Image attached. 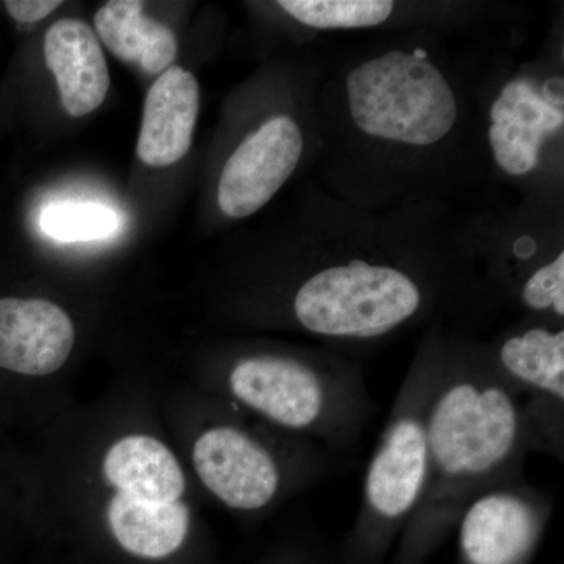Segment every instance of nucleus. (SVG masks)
<instances>
[{
  "label": "nucleus",
  "mask_w": 564,
  "mask_h": 564,
  "mask_svg": "<svg viewBox=\"0 0 564 564\" xmlns=\"http://www.w3.org/2000/svg\"><path fill=\"white\" fill-rule=\"evenodd\" d=\"M96 513L126 554L165 560L184 547L195 524L191 478L161 434H110L91 463Z\"/></svg>",
  "instance_id": "nucleus-3"
},
{
  "label": "nucleus",
  "mask_w": 564,
  "mask_h": 564,
  "mask_svg": "<svg viewBox=\"0 0 564 564\" xmlns=\"http://www.w3.org/2000/svg\"><path fill=\"white\" fill-rule=\"evenodd\" d=\"M491 120L489 143L497 165L511 176H522L536 169L544 137L563 128L564 113L530 82L514 80L492 104Z\"/></svg>",
  "instance_id": "nucleus-12"
},
{
  "label": "nucleus",
  "mask_w": 564,
  "mask_h": 564,
  "mask_svg": "<svg viewBox=\"0 0 564 564\" xmlns=\"http://www.w3.org/2000/svg\"><path fill=\"white\" fill-rule=\"evenodd\" d=\"M44 58L70 117H85L101 106L110 73L101 43L87 22L73 18L55 22L44 39Z\"/></svg>",
  "instance_id": "nucleus-14"
},
{
  "label": "nucleus",
  "mask_w": 564,
  "mask_h": 564,
  "mask_svg": "<svg viewBox=\"0 0 564 564\" xmlns=\"http://www.w3.org/2000/svg\"><path fill=\"white\" fill-rule=\"evenodd\" d=\"M426 440L425 488L400 534L397 564H421L478 494L524 477L530 447L521 403L488 352L444 348Z\"/></svg>",
  "instance_id": "nucleus-1"
},
{
  "label": "nucleus",
  "mask_w": 564,
  "mask_h": 564,
  "mask_svg": "<svg viewBox=\"0 0 564 564\" xmlns=\"http://www.w3.org/2000/svg\"><path fill=\"white\" fill-rule=\"evenodd\" d=\"M209 388L240 413L336 455L355 451L377 411L355 366L310 352L237 356Z\"/></svg>",
  "instance_id": "nucleus-2"
},
{
  "label": "nucleus",
  "mask_w": 564,
  "mask_h": 564,
  "mask_svg": "<svg viewBox=\"0 0 564 564\" xmlns=\"http://www.w3.org/2000/svg\"><path fill=\"white\" fill-rule=\"evenodd\" d=\"M7 11L13 20L20 22H36L50 17L52 11L62 6L58 0H7Z\"/></svg>",
  "instance_id": "nucleus-20"
},
{
  "label": "nucleus",
  "mask_w": 564,
  "mask_h": 564,
  "mask_svg": "<svg viewBox=\"0 0 564 564\" xmlns=\"http://www.w3.org/2000/svg\"><path fill=\"white\" fill-rule=\"evenodd\" d=\"M296 21L315 29L373 28L392 14L388 0H281Z\"/></svg>",
  "instance_id": "nucleus-16"
},
{
  "label": "nucleus",
  "mask_w": 564,
  "mask_h": 564,
  "mask_svg": "<svg viewBox=\"0 0 564 564\" xmlns=\"http://www.w3.org/2000/svg\"><path fill=\"white\" fill-rule=\"evenodd\" d=\"M352 122L375 139L432 147L458 120V102L441 69L423 55L392 51L347 77Z\"/></svg>",
  "instance_id": "nucleus-7"
},
{
  "label": "nucleus",
  "mask_w": 564,
  "mask_h": 564,
  "mask_svg": "<svg viewBox=\"0 0 564 564\" xmlns=\"http://www.w3.org/2000/svg\"><path fill=\"white\" fill-rule=\"evenodd\" d=\"M554 513V499L525 477L478 494L459 514V564H527Z\"/></svg>",
  "instance_id": "nucleus-9"
},
{
  "label": "nucleus",
  "mask_w": 564,
  "mask_h": 564,
  "mask_svg": "<svg viewBox=\"0 0 564 564\" xmlns=\"http://www.w3.org/2000/svg\"><path fill=\"white\" fill-rule=\"evenodd\" d=\"M210 410L193 434L188 458L204 491L234 513L270 510L333 473L336 454L321 445L245 422L217 397Z\"/></svg>",
  "instance_id": "nucleus-4"
},
{
  "label": "nucleus",
  "mask_w": 564,
  "mask_h": 564,
  "mask_svg": "<svg viewBox=\"0 0 564 564\" xmlns=\"http://www.w3.org/2000/svg\"><path fill=\"white\" fill-rule=\"evenodd\" d=\"M199 111V85L188 70L172 66L152 84L144 99L139 158L150 166L180 162L192 147Z\"/></svg>",
  "instance_id": "nucleus-13"
},
{
  "label": "nucleus",
  "mask_w": 564,
  "mask_h": 564,
  "mask_svg": "<svg viewBox=\"0 0 564 564\" xmlns=\"http://www.w3.org/2000/svg\"><path fill=\"white\" fill-rule=\"evenodd\" d=\"M521 403L530 452L564 458V332L532 326L488 352Z\"/></svg>",
  "instance_id": "nucleus-8"
},
{
  "label": "nucleus",
  "mask_w": 564,
  "mask_h": 564,
  "mask_svg": "<svg viewBox=\"0 0 564 564\" xmlns=\"http://www.w3.org/2000/svg\"><path fill=\"white\" fill-rule=\"evenodd\" d=\"M425 289L413 274L364 261L323 267L293 292V322L328 339L372 340L422 314Z\"/></svg>",
  "instance_id": "nucleus-6"
},
{
  "label": "nucleus",
  "mask_w": 564,
  "mask_h": 564,
  "mask_svg": "<svg viewBox=\"0 0 564 564\" xmlns=\"http://www.w3.org/2000/svg\"><path fill=\"white\" fill-rule=\"evenodd\" d=\"M99 39L122 62L135 63L148 74L172 68L177 40L172 29L143 14L139 0H111L95 14Z\"/></svg>",
  "instance_id": "nucleus-15"
},
{
  "label": "nucleus",
  "mask_w": 564,
  "mask_h": 564,
  "mask_svg": "<svg viewBox=\"0 0 564 564\" xmlns=\"http://www.w3.org/2000/svg\"><path fill=\"white\" fill-rule=\"evenodd\" d=\"M68 313L40 296H0V422L22 393L61 372L76 347Z\"/></svg>",
  "instance_id": "nucleus-10"
},
{
  "label": "nucleus",
  "mask_w": 564,
  "mask_h": 564,
  "mask_svg": "<svg viewBox=\"0 0 564 564\" xmlns=\"http://www.w3.org/2000/svg\"><path fill=\"white\" fill-rule=\"evenodd\" d=\"M522 306L533 313H552L556 318L564 315V252L554 261L534 270L521 288Z\"/></svg>",
  "instance_id": "nucleus-18"
},
{
  "label": "nucleus",
  "mask_w": 564,
  "mask_h": 564,
  "mask_svg": "<svg viewBox=\"0 0 564 564\" xmlns=\"http://www.w3.org/2000/svg\"><path fill=\"white\" fill-rule=\"evenodd\" d=\"M120 226L121 217L117 210L96 203L51 204L40 215V228L58 242L107 239Z\"/></svg>",
  "instance_id": "nucleus-17"
},
{
  "label": "nucleus",
  "mask_w": 564,
  "mask_h": 564,
  "mask_svg": "<svg viewBox=\"0 0 564 564\" xmlns=\"http://www.w3.org/2000/svg\"><path fill=\"white\" fill-rule=\"evenodd\" d=\"M28 485L20 463L0 445V532L21 513H31Z\"/></svg>",
  "instance_id": "nucleus-19"
},
{
  "label": "nucleus",
  "mask_w": 564,
  "mask_h": 564,
  "mask_svg": "<svg viewBox=\"0 0 564 564\" xmlns=\"http://www.w3.org/2000/svg\"><path fill=\"white\" fill-rule=\"evenodd\" d=\"M443 345L423 348L408 370L366 477L347 549L352 562H370L403 533L421 502L429 467V410L444 359Z\"/></svg>",
  "instance_id": "nucleus-5"
},
{
  "label": "nucleus",
  "mask_w": 564,
  "mask_h": 564,
  "mask_svg": "<svg viewBox=\"0 0 564 564\" xmlns=\"http://www.w3.org/2000/svg\"><path fill=\"white\" fill-rule=\"evenodd\" d=\"M303 154V133L291 117H274L250 133L223 169L218 206L231 218L250 217L280 192Z\"/></svg>",
  "instance_id": "nucleus-11"
}]
</instances>
